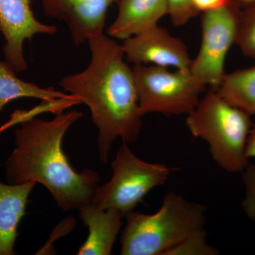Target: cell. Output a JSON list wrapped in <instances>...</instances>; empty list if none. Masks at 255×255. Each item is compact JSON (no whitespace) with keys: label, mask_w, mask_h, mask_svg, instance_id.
Segmentation results:
<instances>
[{"label":"cell","mask_w":255,"mask_h":255,"mask_svg":"<svg viewBox=\"0 0 255 255\" xmlns=\"http://www.w3.org/2000/svg\"><path fill=\"white\" fill-rule=\"evenodd\" d=\"M90 65L81 73L67 75L60 86L90 108L98 128L100 160H109L114 141H136L143 115L139 107L133 70L124 60L122 44L104 33L89 38Z\"/></svg>","instance_id":"obj_1"},{"label":"cell","mask_w":255,"mask_h":255,"mask_svg":"<svg viewBox=\"0 0 255 255\" xmlns=\"http://www.w3.org/2000/svg\"><path fill=\"white\" fill-rule=\"evenodd\" d=\"M82 117L74 110L57 114L52 120L34 117L19 124L14 149L4 164L8 183H39L65 211L92 203L100 174L89 169L76 172L63 149L65 133Z\"/></svg>","instance_id":"obj_2"},{"label":"cell","mask_w":255,"mask_h":255,"mask_svg":"<svg viewBox=\"0 0 255 255\" xmlns=\"http://www.w3.org/2000/svg\"><path fill=\"white\" fill-rule=\"evenodd\" d=\"M206 207L169 192L153 214L129 213L122 232V255H166L188 236L204 228Z\"/></svg>","instance_id":"obj_3"},{"label":"cell","mask_w":255,"mask_h":255,"mask_svg":"<svg viewBox=\"0 0 255 255\" xmlns=\"http://www.w3.org/2000/svg\"><path fill=\"white\" fill-rule=\"evenodd\" d=\"M187 116L186 125L191 135L206 142L220 168L231 174L246 169L250 164L246 147L253 125L251 115L210 90Z\"/></svg>","instance_id":"obj_4"},{"label":"cell","mask_w":255,"mask_h":255,"mask_svg":"<svg viewBox=\"0 0 255 255\" xmlns=\"http://www.w3.org/2000/svg\"><path fill=\"white\" fill-rule=\"evenodd\" d=\"M112 176L98 186L92 204L101 209H114L124 217L151 190L164 185L175 168L142 160L123 142L112 163Z\"/></svg>","instance_id":"obj_5"},{"label":"cell","mask_w":255,"mask_h":255,"mask_svg":"<svg viewBox=\"0 0 255 255\" xmlns=\"http://www.w3.org/2000/svg\"><path fill=\"white\" fill-rule=\"evenodd\" d=\"M139 107L142 115L159 113L166 117L187 115L200 101L206 85L189 70L155 65H134L132 68Z\"/></svg>","instance_id":"obj_6"},{"label":"cell","mask_w":255,"mask_h":255,"mask_svg":"<svg viewBox=\"0 0 255 255\" xmlns=\"http://www.w3.org/2000/svg\"><path fill=\"white\" fill-rule=\"evenodd\" d=\"M241 10L230 2L221 9L203 12L200 49L189 71L201 83L217 89L222 82L228 52L237 41Z\"/></svg>","instance_id":"obj_7"},{"label":"cell","mask_w":255,"mask_h":255,"mask_svg":"<svg viewBox=\"0 0 255 255\" xmlns=\"http://www.w3.org/2000/svg\"><path fill=\"white\" fill-rule=\"evenodd\" d=\"M32 0H0V32L5 43L4 62L15 72L26 71L23 43L36 34L53 36L58 27L38 21L31 9Z\"/></svg>","instance_id":"obj_8"},{"label":"cell","mask_w":255,"mask_h":255,"mask_svg":"<svg viewBox=\"0 0 255 255\" xmlns=\"http://www.w3.org/2000/svg\"><path fill=\"white\" fill-rule=\"evenodd\" d=\"M122 48L128 62L176 70H189L191 60L184 42L159 25L123 40Z\"/></svg>","instance_id":"obj_9"},{"label":"cell","mask_w":255,"mask_h":255,"mask_svg":"<svg viewBox=\"0 0 255 255\" xmlns=\"http://www.w3.org/2000/svg\"><path fill=\"white\" fill-rule=\"evenodd\" d=\"M117 0H41L44 14L63 21L76 46L104 33L107 11Z\"/></svg>","instance_id":"obj_10"},{"label":"cell","mask_w":255,"mask_h":255,"mask_svg":"<svg viewBox=\"0 0 255 255\" xmlns=\"http://www.w3.org/2000/svg\"><path fill=\"white\" fill-rule=\"evenodd\" d=\"M116 4L118 14L107 33L122 41L157 26L169 14L168 0H117Z\"/></svg>","instance_id":"obj_11"},{"label":"cell","mask_w":255,"mask_h":255,"mask_svg":"<svg viewBox=\"0 0 255 255\" xmlns=\"http://www.w3.org/2000/svg\"><path fill=\"white\" fill-rule=\"evenodd\" d=\"M79 216L89 228L86 241L78 255H110L122 226V216L114 209H101L92 203L78 209Z\"/></svg>","instance_id":"obj_12"},{"label":"cell","mask_w":255,"mask_h":255,"mask_svg":"<svg viewBox=\"0 0 255 255\" xmlns=\"http://www.w3.org/2000/svg\"><path fill=\"white\" fill-rule=\"evenodd\" d=\"M34 182L4 184L0 182V255H14L18 226L26 208Z\"/></svg>","instance_id":"obj_13"},{"label":"cell","mask_w":255,"mask_h":255,"mask_svg":"<svg viewBox=\"0 0 255 255\" xmlns=\"http://www.w3.org/2000/svg\"><path fill=\"white\" fill-rule=\"evenodd\" d=\"M14 73L5 62L0 61V112L9 102L18 99L33 98L50 102L72 96L52 87L42 88L33 82L23 81Z\"/></svg>","instance_id":"obj_14"},{"label":"cell","mask_w":255,"mask_h":255,"mask_svg":"<svg viewBox=\"0 0 255 255\" xmlns=\"http://www.w3.org/2000/svg\"><path fill=\"white\" fill-rule=\"evenodd\" d=\"M216 92L231 105L255 116V65L226 74Z\"/></svg>","instance_id":"obj_15"},{"label":"cell","mask_w":255,"mask_h":255,"mask_svg":"<svg viewBox=\"0 0 255 255\" xmlns=\"http://www.w3.org/2000/svg\"><path fill=\"white\" fill-rule=\"evenodd\" d=\"M236 44L243 55L255 60V4L241 10Z\"/></svg>","instance_id":"obj_16"},{"label":"cell","mask_w":255,"mask_h":255,"mask_svg":"<svg viewBox=\"0 0 255 255\" xmlns=\"http://www.w3.org/2000/svg\"><path fill=\"white\" fill-rule=\"evenodd\" d=\"M205 228H201L188 236L182 243L167 252L166 255H217L219 251L206 241Z\"/></svg>","instance_id":"obj_17"},{"label":"cell","mask_w":255,"mask_h":255,"mask_svg":"<svg viewBox=\"0 0 255 255\" xmlns=\"http://www.w3.org/2000/svg\"><path fill=\"white\" fill-rule=\"evenodd\" d=\"M245 197L241 205L247 216L255 221V164H249L242 172Z\"/></svg>","instance_id":"obj_18"},{"label":"cell","mask_w":255,"mask_h":255,"mask_svg":"<svg viewBox=\"0 0 255 255\" xmlns=\"http://www.w3.org/2000/svg\"><path fill=\"white\" fill-rule=\"evenodd\" d=\"M168 15L175 26H184L199 14L194 8L192 0H168Z\"/></svg>","instance_id":"obj_19"},{"label":"cell","mask_w":255,"mask_h":255,"mask_svg":"<svg viewBox=\"0 0 255 255\" xmlns=\"http://www.w3.org/2000/svg\"><path fill=\"white\" fill-rule=\"evenodd\" d=\"M230 2L231 0H192L193 5L199 13L221 9Z\"/></svg>","instance_id":"obj_20"},{"label":"cell","mask_w":255,"mask_h":255,"mask_svg":"<svg viewBox=\"0 0 255 255\" xmlns=\"http://www.w3.org/2000/svg\"><path fill=\"white\" fill-rule=\"evenodd\" d=\"M248 158H255V124H253L248 136L246 147Z\"/></svg>","instance_id":"obj_21"},{"label":"cell","mask_w":255,"mask_h":255,"mask_svg":"<svg viewBox=\"0 0 255 255\" xmlns=\"http://www.w3.org/2000/svg\"><path fill=\"white\" fill-rule=\"evenodd\" d=\"M231 1L241 9H246L255 4V0H231Z\"/></svg>","instance_id":"obj_22"},{"label":"cell","mask_w":255,"mask_h":255,"mask_svg":"<svg viewBox=\"0 0 255 255\" xmlns=\"http://www.w3.org/2000/svg\"><path fill=\"white\" fill-rule=\"evenodd\" d=\"M1 132H2V131H1V129H0V133H1Z\"/></svg>","instance_id":"obj_23"}]
</instances>
